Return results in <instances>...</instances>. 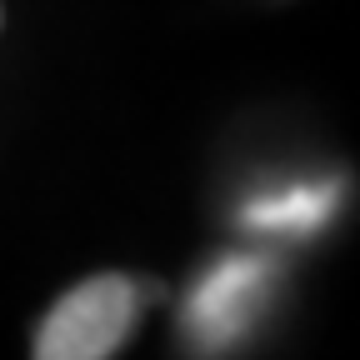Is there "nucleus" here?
I'll return each mask as SVG.
<instances>
[{
  "label": "nucleus",
  "mask_w": 360,
  "mask_h": 360,
  "mask_svg": "<svg viewBox=\"0 0 360 360\" xmlns=\"http://www.w3.org/2000/svg\"><path fill=\"white\" fill-rule=\"evenodd\" d=\"M141 315V285L130 276H90L65 290L35 330V360H105L120 350Z\"/></svg>",
  "instance_id": "nucleus-1"
}]
</instances>
